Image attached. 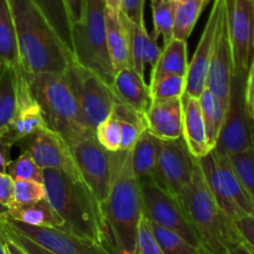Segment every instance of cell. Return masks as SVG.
Returning <instances> with one entry per match:
<instances>
[{"instance_id":"obj_1","label":"cell","mask_w":254,"mask_h":254,"mask_svg":"<svg viewBox=\"0 0 254 254\" xmlns=\"http://www.w3.org/2000/svg\"><path fill=\"white\" fill-rule=\"evenodd\" d=\"M108 153L111 185L102 210L103 246L111 254H135L143 206L140 184L131 164V149Z\"/></svg>"},{"instance_id":"obj_2","label":"cell","mask_w":254,"mask_h":254,"mask_svg":"<svg viewBox=\"0 0 254 254\" xmlns=\"http://www.w3.org/2000/svg\"><path fill=\"white\" fill-rule=\"evenodd\" d=\"M26 73H64L74 57L32 0H9Z\"/></svg>"},{"instance_id":"obj_3","label":"cell","mask_w":254,"mask_h":254,"mask_svg":"<svg viewBox=\"0 0 254 254\" xmlns=\"http://www.w3.org/2000/svg\"><path fill=\"white\" fill-rule=\"evenodd\" d=\"M178 200L197 236L201 250L210 254H227L228 248L242 242L233 220L221 210L208 190L196 158L192 179Z\"/></svg>"},{"instance_id":"obj_4","label":"cell","mask_w":254,"mask_h":254,"mask_svg":"<svg viewBox=\"0 0 254 254\" xmlns=\"http://www.w3.org/2000/svg\"><path fill=\"white\" fill-rule=\"evenodd\" d=\"M46 198L61 216L62 230L103 245L102 213L83 180H76L55 169H42Z\"/></svg>"},{"instance_id":"obj_5","label":"cell","mask_w":254,"mask_h":254,"mask_svg":"<svg viewBox=\"0 0 254 254\" xmlns=\"http://www.w3.org/2000/svg\"><path fill=\"white\" fill-rule=\"evenodd\" d=\"M26 79L45 127L60 134L68 146L94 134L87 127L64 73H26Z\"/></svg>"},{"instance_id":"obj_6","label":"cell","mask_w":254,"mask_h":254,"mask_svg":"<svg viewBox=\"0 0 254 254\" xmlns=\"http://www.w3.org/2000/svg\"><path fill=\"white\" fill-rule=\"evenodd\" d=\"M72 44L74 60L112 86L116 72L107 45L104 0H86L83 19L72 25Z\"/></svg>"},{"instance_id":"obj_7","label":"cell","mask_w":254,"mask_h":254,"mask_svg":"<svg viewBox=\"0 0 254 254\" xmlns=\"http://www.w3.org/2000/svg\"><path fill=\"white\" fill-rule=\"evenodd\" d=\"M64 79L71 88L84 122L92 133L99 124L111 117L116 94L101 76L81 66L74 60L64 72Z\"/></svg>"},{"instance_id":"obj_8","label":"cell","mask_w":254,"mask_h":254,"mask_svg":"<svg viewBox=\"0 0 254 254\" xmlns=\"http://www.w3.org/2000/svg\"><path fill=\"white\" fill-rule=\"evenodd\" d=\"M247 76H232L225 121L218 134L215 153L231 155L254 146V118L246 97Z\"/></svg>"},{"instance_id":"obj_9","label":"cell","mask_w":254,"mask_h":254,"mask_svg":"<svg viewBox=\"0 0 254 254\" xmlns=\"http://www.w3.org/2000/svg\"><path fill=\"white\" fill-rule=\"evenodd\" d=\"M139 184L143 215L150 222L174 231L190 245L201 248L197 236L189 223L178 197L160 188L153 179L139 181Z\"/></svg>"},{"instance_id":"obj_10","label":"cell","mask_w":254,"mask_h":254,"mask_svg":"<svg viewBox=\"0 0 254 254\" xmlns=\"http://www.w3.org/2000/svg\"><path fill=\"white\" fill-rule=\"evenodd\" d=\"M82 179L103 210L111 185L109 153L98 143L96 134L81 139L69 146Z\"/></svg>"},{"instance_id":"obj_11","label":"cell","mask_w":254,"mask_h":254,"mask_svg":"<svg viewBox=\"0 0 254 254\" xmlns=\"http://www.w3.org/2000/svg\"><path fill=\"white\" fill-rule=\"evenodd\" d=\"M195 169V158L191 155L184 138L161 140L153 180L170 195L178 197L190 184Z\"/></svg>"},{"instance_id":"obj_12","label":"cell","mask_w":254,"mask_h":254,"mask_svg":"<svg viewBox=\"0 0 254 254\" xmlns=\"http://www.w3.org/2000/svg\"><path fill=\"white\" fill-rule=\"evenodd\" d=\"M16 144L22 151H27L41 169H55L64 171L72 179L83 180L68 144L47 127L37 129Z\"/></svg>"},{"instance_id":"obj_13","label":"cell","mask_w":254,"mask_h":254,"mask_svg":"<svg viewBox=\"0 0 254 254\" xmlns=\"http://www.w3.org/2000/svg\"><path fill=\"white\" fill-rule=\"evenodd\" d=\"M233 73L247 76L254 57V5L250 0H226Z\"/></svg>"},{"instance_id":"obj_14","label":"cell","mask_w":254,"mask_h":254,"mask_svg":"<svg viewBox=\"0 0 254 254\" xmlns=\"http://www.w3.org/2000/svg\"><path fill=\"white\" fill-rule=\"evenodd\" d=\"M11 228L56 254H111L103 245L57 227L32 226L1 215Z\"/></svg>"},{"instance_id":"obj_15","label":"cell","mask_w":254,"mask_h":254,"mask_svg":"<svg viewBox=\"0 0 254 254\" xmlns=\"http://www.w3.org/2000/svg\"><path fill=\"white\" fill-rule=\"evenodd\" d=\"M225 9L226 0H213L208 20L200 37L197 47H196L195 55L189 64L188 72H186L185 93L189 96L198 98L201 92L205 89L216 35H217L218 25H220L221 16H222Z\"/></svg>"},{"instance_id":"obj_16","label":"cell","mask_w":254,"mask_h":254,"mask_svg":"<svg viewBox=\"0 0 254 254\" xmlns=\"http://www.w3.org/2000/svg\"><path fill=\"white\" fill-rule=\"evenodd\" d=\"M233 76V56L227 25V11H223L216 35L206 87L227 108L231 81Z\"/></svg>"},{"instance_id":"obj_17","label":"cell","mask_w":254,"mask_h":254,"mask_svg":"<svg viewBox=\"0 0 254 254\" xmlns=\"http://www.w3.org/2000/svg\"><path fill=\"white\" fill-rule=\"evenodd\" d=\"M45 127L41 112L36 101L32 97L26 79V73L19 68V84H17V107L15 116L10 124L7 126L6 131L0 138V143L11 148L12 145L26 138L37 129Z\"/></svg>"},{"instance_id":"obj_18","label":"cell","mask_w":254,"mask_h":254,"mask_svg":"<svg viewBox=\"0 0 254 254\" xmlns=\"http://www.w3.org/2000/svg\"><path fill=\"white\" fill-rule=\"evenodd\" d=\"M146 129L161 140L183 138V103L181 98L151 102L144 114Z\"/></svg>"},{"instance_id":"obj_19","label":"cell","mask_w":254,"mask_h":254,"mask_svg":"<svg viewBox=\"0 0 254 254\" xmlns=\"http://www.w3.org/2000/svg\"><path fill=\"white\" fill-rule=\"evenodd\" d=\"M183 103V138L193 158L198 159L210 153L205 123L201 114L200 102L196 97L184 93Z\"/></svg>"},{"instance_id":"obj_20","label":"cell","mask_w":254,"mask_h":254,"mask_svg":"<svg viewBox=\"0 0 254 254\" xmlns=\"http://www.w3.org/2000/svg\"><path fill=\"white\" fill-rule=\"evenodd\" d=\"M112 89L117 98L135 109L138 113L145 114L150 107L151 96L149 86L144 81V77L131 67H126L116 72Z\"/></svg>"},{"instance_id":"obj_21","label":"cell","mask_w":254,"mask_h":254,"mask_svg":"<svg viewBox=\"0 0 254 254\" xmlns=\"http://www.w3.org/2000/svg\"><path fill=\"white\" fill-rule=\"evenodd\" d=\"M196 160H197L198 166L201 169V173H202L203 178H205L208 190L211 191L213 198L216 200L217 205L220 206L221 210L228 217L232 218V220L245 215V212H242L240 210V207L236 205L235 201L231 197L230 192H228L227 186H226L222 175H221L220 168L217 165V161H216L213 151L211 150L205 156L196 159Z\"/></svg>"},{"instance_id":"obj_22","label":"cell","mask_w":254,"mask_h":254,"mask_svg":"<svg viewBox=\"0 0 254 254\" xmlns=\"http://www.w3.org/2000/svg\"><path fill=\"white\" fill-rule=\"evenodd\" d=\"M107 45L114 72L130 66V51L127 29L121 19V12L106 7Z\"/></svg>"},{"instance_id":"obj_23","label":"cell","mask_w":254,"mask_h":254,"mask_svg":"<svg viewBox=\"0 0 254 254\" xmlns=\"http://www.w3.org/2000/svg\"><path fill=\"white\" fill-rule=\"evenodd\" d=\"M5 216L20 222L32 226L64 228V220L54 210L46 197L29 203H15L7 210Z\"/></svg>"},{"instance_id":"obj_24","label":"cell","mask_w":254,"mask_h":254,"mask_svg":"<svg viewBox=\"0 0 254 254\" xmlns=\"http://www.w3.org/2000/svg\"><path fill=\"white\" fill-rule=\"evenodd\" d=\"M188 67L189 60L186 40L173 37L168 44L164 45L158 62L151 68L150 84L166 74H179V76L185 77Z\"/></svg>"},{"instance_id":"obj_25","label":"cell","mask_w":254,"mask_h":254,"mask_svg":"<svg viewBox=\"0 0 254 254\" xmlns=\"http://www.w3.org/2000/svg\"><path fill=\"white\" fill-rule=\"evenodd\" d=\"M160 141L161 139L156 138L146 129L134 144L131 149V164L139 181L153 179L160 150Z\"/></svg>"},{"instance_id":"obj_26","label":"cell","mask_w":254,"mask_h":254,"mask_svg":"<svg viewBox=\"0 0 254 254\" xmlns=\"http://www.w3.org/2000/svg\"><path fill=\"white\" fill-rule=\"evenodd\" d=\"M17 35L9 0H0V67L19 68Z\"/></svg>"},{"instance_id":"obj_27","label":"cell","mask_w":254,"mask_h":254,"mask_svg":"<svg viewBox=\"0 0 254 254\" xmlns=\"http://www.w3.org/2000/svg\"><path fill=\"white\" fill-rule=\"evenodd\" d=\"M32 1L39 7L52 29L56 31L57 36L60 37L64 47L74 57L73 44H72V24L64 0H32Z\"/></svg>"},{"instance_id":"obj_28","label":"cell","mask_w":254,"mask_h":254,"mask_svg":"<svg viewBox=\"0 0 254 254\" xmlns=\"http://www.w3.org/2000/svg\"><path fill=\"white\" fill-rule=\"evenodd\" d=\"M19 68L2 67L0 71V138L16 112Z\"/></svg>"},{"instance_id":"obj_29","label":"cell","mask_w":254,"mask_h":254,"mask_svg":"<svg viewBox=\"0 0 254 254\" xmlns=\"http://www.w3.org/2000/svg\"><path fill=\"white\" fill-rule=\"evenodd\" d=\"M198 102H200L201 114H202L203 123H205L208 145L211 149H213L221 128H222L223 121H225L226 107L207 87H205V89L201 92Z\"/></svg>"},{"instance_id":"obj_30","label":"cell","mask_w":254,"mask_h":254,"mask_svg":"<svg viewBox=\"0 0 254 254\" xmlns=\"http://www.w3.org/2000/svg\"><path fill=\"white\" fill-rule=\"evenodd\" d=\"M213 154H215V158L216 161H217L218 168H220L221 175H222L223 181H225L226 186H227V190L230 192L232 200L235 201V203L240 207V210L242 212L254 216V202L252 197L247 192L245 186L242 185L236 171L233 170L228 156L221 155V154L215 153V151H213Z\"/></svg>"},{"instance_id":"obj_31","label":"cell","mask_w":254,"mask_h":254,"mask_svg":"<svg viewBox=\"0 0 254 254\" xmlns=\"http://www.w3.org/2000/svg\"><path fill=\"white\" fill-rule=\"evenodd\" d=\"M210 1L211 0H180L175 6L174 37L188 40L198 17Z\"/></svg>"},{"instance_id":"obj_32","label":"cell","mask_w":254,"mask_h":254,"mask_svg":"<svg viewBox=\"0 0 254 254\" xmlns=\"http://www.w3.org/2000/svg\"><path fill=\"white\" fill-rule=\"evenodd\" d=\"M175 2L170 0H150L151 15H153V35L159 39L163 37L164 45L174 37V22H175Z\"/></svg>"},{"instance_id":"obj_33","label":"cell","mask_w":254,"mask_h":254,"mask_svg":"<svg viewBox=\"0 0 254 254\" xmlns=\"http://www.w3.org/2000/svg\"><path fill=\"white\" fill-rule=\"evenodd\" d=\"M121 19L127 29L129 40V51H130V66L135 69L141 77H144V41H145L146 27L145 22L135 24L130 21L123 12L121 11Z\"/></svg>"},{"instance_id":"obj_34","label":"cell","mask_w":254,"mask_h":254,"mask_svg":"<svg viewBox=\"0 0 254 254\" xmlns=\"http://www.w3.org/2000/svg\"><path fill=\"white\" fill-rule=\"evenodd\" d=\"M150 225L163 254H200L201 248L190 245L174 231L153 222H150Z\"/></svg>"},{"instance_id":"obj_35","label":"cell","mask_w":254,"mask_h":254,"mask_svg":"<svg viewBox=\"0 0 254 254\" xmlns=\"http://www.w3.org/2000/svg\"><path fill=\"white\" fill-rule=\"evenodd\" d=\"M149 89L151 102L181 98L185 93V77L179 74H166L154 83L149 84Z\"/></svg>"},{"instance_id":"obj_36","label":"cell","mask_w":254,"mask_h":254,"mask_svg":"<svg viewBox=\"0 0 254 254\" xmlns=\"http://www.w3.org/2000/svg\"><path fill=\"white\" fill-rule=\"evenodd\" d=\"M227 156L233 170L254 202V146Z\"/></svg>"},{"instance_id":"obj_37","label":"cell","mask_w":254,"mask_h":254,"mask_svg":"<svg viewBox=\"0 0 254 254\" xmlns=\"http://www.w3.org/2000/svg\"><path fill=\"white\" fill-rule=\"evenodd\" d=\"M7 174L12 180H32L42 183V169L37 165L27 151H22L21 155L15 160H10L7 165Z\"/></svg>"},{"instance_id":"obj_38","label":"cell","mask_w":254,"mask_h":254,"mask_svg":"<svg viewBox=\"0 0 254 254\" xmlns=\"http://www.w3.org/2000/svg\"><path fill=\"white\" fill-rule=\"evenodd\" d=\"M96 138L107 151L121 150V123L117 119L107 118L96 129Z\"/></svg>"},{"instance_id":"obj_39","label":"cell","mask_w":254,"mask_h":254,"mask_svg":"<svg viewBox=\"0 0 254 254\" xmlns=\"http://www.w3.org/2000/svg\"><path fill=\"white\" fill-rule=\"evenodd\" d=\"M45 197H46V189H45L44 183L32 180L14 181V201H12V205H15V203L35 202V201L42 200Z\"/></svg>"},{"instance_id":"obj_40","label":"cell","mask_w":254,"mask_h":254,"mask_svg":"<svg viewBox=\"0 0 254 254\" xmlns=\"http://www.w3.org/2000/svg\"><path fill=\"white\" fill-rule=\"evenodd\" d=\"M0 235H1V237L6 238V240L11 241L15 245L19 246L27 254H56L44 248L42 246L37 245L36 242H34L30 238L25 237L24 235L19 233L17 231H15L1 217H0Z\"/></svg>"},{"instance_id":"obj_41","label":"cell","mask_w":254,"mask_h":254,"mask_svg":"<svg viewBox=\"0 0 254 254\" xmlns=\"http://www.w3.org/2000/svg\"><path fill=\"white\" fill-rule=\"evenodd\" d=\"M135 254H163L151 230L150 221L144 215L139 223Z\"/></svg>"},{"instance_id":"obj_42","label":"cell","mask_w":254,"mask_h":254,"mask_svg":"<svg viewBox=\"0 0 254 254\" xmlns=\"http://www.w3.org/2000/svg\"><path fill=\"white\" fill-rule=\"evenodd\" d=\"M111 117L119 122H128V123L134 124V126H138L140 127V128L146 129L145 117H144V114L138 113L135 109L129 107L128 104L122 102L121 99H118L117 97L116 99H114V104H113V109H112Z\"/></svg>"},{"instance_id":"obj_43","label":"cell","mask_w":254,"mask_h":254,"mask_svg":"<svg viewBox=\"0 0 254 254\" xmlns=\"http://www.w3.org/2000/svg\"><path fill=\"white\" fill-rule=\"evenodd\" d=\"M233 225L237 230L241 241L254 251V216L245 213L240 217H236L233 220Z\"/></svg>"},{"instance_id":"obj_44","label":"cell","mask_w":254,"mask_h":254,"mask_svg":"<svg viewBox=\"0 0 254 254\" xmlns=\"http://www.w3.org/2000/svg\"><path fill=\"white\" fill-rule=\"evenodd\" d=\"M119 123H121V150H130L140 134L146 129L134 126L128 122H119Z\"/></svg>"},{"instance_id":"obj_45","label":"cell","mask_w":254,"mask_h":254,"mask_svg":"<svg viewBox=\"0 0 254 254\" xmlns=\"http://www.w3.org/2000/svg\"><path fill=\"white\" fill-rule=\"evenodd\" d=\"M163 50L159 47L158 39L153 34H149L146 31L145 41H144V66L149 64L153 68L158 62Z\"/></svg>"},{"instance_id":"obj_46","label":"cell","mask_w":254,"mask_h":254,"mask_svg":"<svg viewBox=\"0 0 254 254\" xmlns=\"http://www.w3.org/2000/svg\"><path fill=\"white\" fill-rule=\"evenodd\" d=\"M144 7H145V0H124L122 12L130 21L141 24L144 22Z\"/></svg>"},{"instance_id":"obj_47","label":"cell","mask_w":254,"mask_h":254,"mask_svg":"<svg viewBox=\"0 0 254 254\" xmlns=\"http://www.w3.org/2000/svg\"><path fill=\"white\" fill-rule=\"evenodd\" d=\"M14 201V180L7 173H0V203L9 210Z\"/></svg>"},{"instance_id":"obj_48","label":"cell","mask_w":254,"mask_h":254,"mask_svg":"<svg viewBox=\"0 0 254 254\" xmlns=\"http://www.w3.org/2000/svg\"><path fill=\"white\" fill-rule=\"evenodd\" d=\"M64 1L66 4L71 24L73 25L77 22H81L83 19L86 0H64Z\"/></svg>"},{"instance_id":"obj_49","label":"cell","mask_w":254,"mask_h":254,"mask_svg":"<svg viewBox=\"0 0 254 254\" xmlns=\"http://www.w3.org/2000/svg\"><path fill=\"white\" fill-rule=\"evenodd\" d=\"M246 97H247L251 114L254 118V57L252 64H251L250 71H248L247 81H246Z\"/></svg>"},{"instance_id":"obj_50","label":"cell","mask_w":254,"mask_h":254,"mask_svg":"<svg viewBox=\"0 0 254 254\" xmlns=\"http://www.w3.org/2000/svg\"><path fill=\"white\" fill-rule=\"evenodd\" d=\"M10 149L0 143V173H6L7 165L10 163Z\"/></svg>"},{"instance_id":"obj_51","label":"cell","mask_w":254,"mask_h":254,"mask_svg":"<svg viewBox=\"0 0 254 254\" xmlns=\"http://www.w3.org/2000/svg\"><path fill=\"white\" fill-rule=\"evenodd\" d=\"M227 254H254V253L250 250V247H247V246L245 245V243L240 242V243H236V245H233L232 247L228 248Z\"/></svg>"},{"instance_id":"obj_52","label":"cell","mask_w":254,"mask_h":254,"mask_svg":"<svg viewBox=\"0 0 254 254\" xmlns=\"http://www.w3.org/2000/svg\"><path fill=\"white\" fill-rule=\"evenodd\" d=\"M2 240H4L5 247H6L7 252H9L10 254H27L26 252H24V251H22L19 246L15 245L14 242H11V241L6 240V238H4V237H2Z\"/></svg>"},{"instance_id":"obj_53","label":"cell","mask_w":254,"mask_h":254,"mask_svg":"<svg viewBox=\"0 0 254 254\" xmlns=\"http://www.w3.org/2000/svg\"><path fill=\"white\" fill-rule=\"evenodd\" d=\"M123 1L124 0H104L106 2V7L113 10L116 12H121L122 7H123Z\"/></svg>"},{"instance_id":"obj_54","label":"cell","mask_w":254,"mask_h":254,"mask_svg":"<svg viewBox=\"0 0 254 254\" xmlns=\"http://www.w3.org/2000/svg\"><path fill=\"white\" fill-rule=\"evenodd\" d=\"M0 254H7L6 253V248H5L4 240H2L1 235H0Z\"/></svg>"},{"instance_id":"obj_55","label":"cell","mask_w":254,"mask_h":254,"mask_svg":"<svg viewBox=\"0 0 254 254\" xmlns=\"http://www.w3.org/2000/svg\"><path fill=\"white\" fill-rule=\"evenodd\" d=\"M7 212V208L5 207V206H2L1 203H0V216L1 215H5V213Z\"/></svg>"},{"instance_id":"obj_56","label":"cell","mask_w":254,"mask_h":254,"mask_svg":"<svg viewBox=\"0 0 254 254\" xmlns=\"http://www.w3.org/2000/svg\"><path fill=\"white\" fill-rule=\"evenodd\" d=\"M200 254H210V253H207V252H205V251H203V250H201Z\"/></svg>"},{"instance_id":"obj_57","label":"cell","mask_w":254,"mask_h":254,"mask_svg":"<svg viewBox=\"0 0 254 254\" xmlns=\"http://www.w3.org/2000/svg\"><path fill=\"white\" fill-rule=\"evenodd\" d=\"M170 1H173V2H175V4H178V2L180 1V0H170Z\"/></svg>"},{"instance_id":"obj_58","label":"cell","mask_w":254,"mask_h":254,"mask_svg":"<svg viewBox=\"0 0 254 254\" xmlns=\"http://www.w3.org/2000/svg\"><path fill=\"white\" fill-rule=\"evenodd\" d=\"M250 1H251V2H252V4L254 5V0H250Z\"/></svg>"},{"instance_id":"obj_59","label":"cell","mask_w":254,"mask_h":254,"mask_svg":"<svg viewBox=\"0 0 254 254\" xmlns=\"http://www.w3.org/2000/svg\"><path fill=\"white\" fill-rule=\"evenodd\" d=\"M5 248H6V247H5ZM6 253H7V254H10V253H9V252H7V250H6Z\"/></svg>"},{"instance_id":"obj_60","label":"cell","mask_w":254,"mask_h":254,"mask_svg":"<svg viewBox=\"0 0 254 254\" xmlns=\"http://www.w3.org/2000/svg\"><path fill=\"white\" fill-rule=\"evenodd\" d=\"M247 247H248V246H247ZM250 250H251V248H250ZM251 251H252V250H251ZM252 252H253V253H254V251H252Z\"/></svg>"},{"instance_id":"obj_61","label":"cell","mask_w":254,"mask_h":254,"mask_svg":"<svg viewBox=\"0 0 254 254\" xmlns=\"http://www.w3.org/2000/svg\"><path fill=\"white\" fill-rule=\"evenodd\" d=\"M1 68H2V67H0V71H1Z\"/></svg>"}]
</instances>
